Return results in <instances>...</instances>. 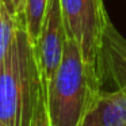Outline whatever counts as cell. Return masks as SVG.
Listing matches in <instances>:
<instances>
[{"label": "cell", "instance_id": "6da1fadb", "mask_svg": "<svg viewBox=\"0 0 126 126\" xmlns=\"http://www.w3.org/2000/svg\"><path fill=\"white\" fill-rule=\"evenodd\" d=\"M52 126H81L100 95L98 68L84 58L73 38L66 41L64 57L45 87Z\"/></svg>", "mask_w": 126, "mask_h": 126}, {"label": "cell", "instance_id": "7a4b0ae2", "mask_svg": "<svg viewBox=\"0 0 126 126\" xmlns=\"http://www.w3.org/2000/svg\"><path fill=\"white\" fill-rule=\"evenodd\" d=\"M42 88L34 45L20 20L0 66V119L10 126H31Z\"/></svg>", "mask_w": 126, "mask_h": 126}, {"label": "cell", "instance_id": "3957f363", "mask_svg": "<svg viewBox=\"0 0 126 126\" xmlns=\"http://www.w3.org/2000/svg\"><path fill=\"white\" fill-rule=\"evenodd\" d=\"M69 38L79 45L84 58L96 66L102 39L111 22L103 0H60Z\"/></svg>", "mask_w": 126, "mask_h": 126}, {"label": "cell", "instance_id": "277c9868", "mask_svg": "<svg viewBox=\"0 0 126 126\" xmlns=\"http://www.w3.org/2000/svg\"><path fill=\"white\" fill-rule=\"evenodd\" d=\"M68 33L61 11L60 0H50L39 37L34 45L44 85L47 87L64 57Z\"/></svg>", "mask_w": 126, "mask_h": 126}, {"label": "cell", "instance_id": "5b68a950", "mask_svg": "<svg viewBox=\"0 0 126 126\" xmlns=\"http://www.w3.org/2000/svg\"><path fill=\"white\" fill-rule=\"evenodd\" d=\"M81 126H126V84L117 90L100 91Z\"/></svg>", "mask_w": 126, "mask_h": 126}, {"label": "cell", "instance_id": "8992f818", "mask_svg": "<svg viewBox=\"0 0 126 126\" xmlns=\"http://www.w3.org/2000/svg\"><path fill=\"white\" fill-rule=\"evenodd\" d=\"M20 20L23 19H19L15 15V12L10 7L8 1L0 0V66L6 58L10 46H11L16 26Z\"/></svg>", "mask_w": 126, "mask_h": 126}, {"label": "cell", "instance_id": "52a82bcc", "mask_svg": "<svg viewBox=\"0 0 126 126\" xmlns=\"http://www.w3.org/2000/svg\"><path fill=\"white\" fill-rule=\"evenodd\" d=\"M50 0H26L25 8V29L30 37L33 45H35L42 29L47 6Z\"/></svg>", "mask_w": 126, "mask_h": 126}, {"label": "cell", "instance_id": "ba28073f", "mask_svg": "<svg viewBox=\"0 0 126 126\" xmlns=\"http://www.w3.org/2000/svg\"><path fill=\"white\" fill-rule=\"evenodd\" d=\"M31 126H52L49 112H47V106H46V90H45V85L42 88L41 94H39L38 102H37V106H35V111H34V117L31 119Z\"/></svg>", "mask_w": 126, "mask_h": 126}, {"label": "cell", "instance_id": "9c48e42d", "mask_svg": "<svg viewBox=\"0 0 126 126\" xmlns=\"http://www.w3.org/2000/svg\"><path fill=\"white\" fill-rule=\"evenodd\" d=\"M12 11L15 12L19 19H23L25 16V8H26V0H7Z\"/></svg>", "mask_w": 126, "mask_h": 126}, {"label": "cell", "instance_id": "30bf717a", "mask_svg": "<svg viewBox=\"0 0 126 126\" xmlns=\"http://www.w3.org/2000/svg\"><path fill=\"white\" fill-rule=\"evenodd\" d=\"M0 126H10V125H7V123L4 122L3 119H0Z\"/></svg>", "mask_w": 126, "mask_h": 126}]
</instances>
